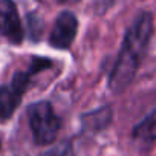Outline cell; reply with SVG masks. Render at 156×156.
Listing matches in <instances>:
<instances>
[{
    "label": "cell",
    "mask_w": 156,
    "mask_h": 156,
    "mask_svg": "<svg viewBox=\"0 0 156 156\" xmlns=\"http://www.w3.org/2000/svg\"><path fill=\"white\" fill-rule=\"evenodd\" d=\"M109 122H110V109L109 107H104L98 112L89 113L83 118V126L87 130H94V132L104 129Z\"/></svg>",
    "instance_id": "obj_7"
},
{
    "label": "cell",
    "mask_w": 156,
    "mask_h": 156,
    "mask_svg": "<svg viewBox=\"0 0 156 156\" xmlns=\"http://www.w3.org/2000/svg\"><path fill=\"white\" fill-rule=\"evenodd\" d=\"M115 2H116V0H97V6H98V9L103 12L104 9H107L109 6H112Z\"/></svg>",
    "instance_id": "obj_9"
},
{
    "label": "cell",
    "mask_w": 156,
    "mask_h": 156,
    "mask_svg": "<svg viewBox=\"0 0 156 156\" xmlns=\"http://www.w3.org/2000/svg\"><path fill=\"white\" fill-rule=\"evenodd\" d=\"M0 34L14 44L23 40V26L12 0H0Z\"/></svg>",
    "instance_id": "obj_4"
},
{
    "label": "cell",
    "mask_w": 156,
    "mask_h": 156,
    "mask_svg": "<svg viewBox=\"0 0 156 156\" xmlns=\"http://www.w3.org/2000/svg\"><path fill=\"white\" fill-rule=\"evenodd\" d=\"M28 118L34 139L38 145H48L57 139L61 121L51 103L40 101L31 104L28 109Z\"/></svg>",
    "instance_id": "obj_3"
},
{
    "label": "cell",
    "mask_w": 156,
    "mask_h": 156,
    "mask_svg": "<svg viewBox=\"0 0 156 156\" xmlns=\"http://www.w3.org/2000/svg\"><path fill=\"white\" fill-rule=\"evenodd\" d=\"M133 138L141 142H153L156 141V107L153 112L145 116L135 129H133Z\"/></svg>",
    "instance_id": "obj_6"
},
{
    "label": "cell",
    "mask_w": 156,
    "mask_h": 156,
    "mask_svg": "<svg viewBox=\"0 0 156 156\" xmlns=\"http://www.w3.org/2000/svg\"><path fill=\"white\" fill-rule=\"evenodd\" d=\"M76 31H78L76 17L69 11L61 12L57 17V20L52 26L51 35H49L51 46L55 48V49H67L73 43Z\"/></svg>",
    "instance_id": "obj_5"
},
{
    "label": "cell",
    "mask_w": 156,
    "mask_h": 156,
    "mask_svg": "<svg viewBox=\"0 0 156 156\" xmlns=\"http://www.w3.org/2000/svg\"><path fill=\"white\" fill-rule=\"evenodd\" d=\"M49 66L51 61H48L46 58H35L28 70H20L14 75L11 84L0 87V121H6L14 115L16 109L20 104L22 95L31 84L32 75Z\"/></svg>",
    "instance_id": "obj_2"
},
{
    "label": "cell",
    "mask_w": 156,
    "mask_h": 156,
    "mask_svg": "<svg viewBox=\"0 0 156 156\" xmlns=\"http://www.w3.org/2000/svg\"><path fill=\"white\" fill-rule=\"evenodd\" d=\"M41 156H72V147H70L69 142H64V144H60V145L54 147L52 150L46 151Z\"/></svg>",
    "instance_id": "obj_8"
},
{
    "label": "cell",
    "mask_w": 156,
    "mask_h": 156,
    "mask_svg": "<svg viewBox=\"0 0 156 156\" xmlns=\"http://www.w3.org/2000/svg\"><path fill=\"white\" fill-rule=\"evenodd\" d=\"M0 147H2V144H0Z\"/></svg>",
    "instance_id": "obj_11"
},
{
    "label": "cell",
    "mask_w": 156,
    "mask_h": 156,
    "mask_svg": "<svg viewBox=\"0 0 156 156\" xmlns=\"http://www.w3.org/2000/svg\"><path fill=\"white\" fill-rule=\"evenodd\" d=\"M58 2H61V3H67V2H76V0H58Z\"/></svg>",
    "instance_id": "obj_10"
},
{
    "label": "cell",
    "mask_w": 156,
    "mask_h": 156,
    "mask_svg": "<svg viewBox=\"0 0 156 156\" xmlns=\"http://www.w3.org/2000/svg\"><path fill=\"white\" fill-rule=\"evenodd\" d=\"M153 34V16L147 11L136 16L124 35V41L109 78V86L113 92H122L129 87L136 70L147 52Z\"/></svg>",
    "instance_id": "obj_1"
}]
</instances>
